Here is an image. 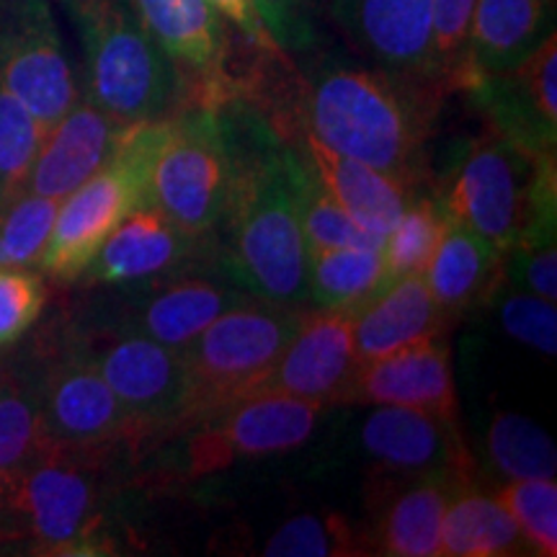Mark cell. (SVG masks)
<instances>
[{
    "instance_id": "cell-37",
    "label": "cell",
    "mask_w": 557,
    "mask_h": 557,
    "mask_svg": "<svg viewBox=\"0 0 557 557\" xmlns=\"http://www.w3.org/2000/svg\"><path fill=\"white\" fill-rule=\"evenodd\" d=\"M45 444L39 423L37 389L11 385L0 393V475L21 462Z\"/></svg>"
},
{
    "instance_id": "cell-9",
    "label": "cell",
    "mask_w": 557,
    "mask_h": 557,
    "mask_svg": "<svg viewBox=\"0 0 557 557\" xmlns=\"http://www.w3.org/2000/svg\"><path fill=\"white\" fill-rule=\"evenodd\" d=\"M0 83L45 129L81 99L50 0H0Z\"/></svg>"
},
{
    "instance_id": "cell-2",
    "label": "cell",
    "mask_w": 557,
    "mask_h": 557,
    "mask_svg": "<svg viewBox=\"0 0 557 557\" xmlns=\"http://www.w3.org/2000/svg\"><path fill=\"white\" fill-rule=\"evenodd\" d=\"M218 111L230 156L222 263L250 295L299 308L308 302V246L292 201L284 139L238 90Z\"/></svg>"
},
{
    "instance_id": "cell-15",
    "label": "cell",
    "mask_w": 557,
    "mask_h": 557,
    "mask_svg": "<svg viewBox=\"0 0 557 557\" xmlns=\"http://www.w3.org/2000/svg\"><path fill=\"white\" fill-rule=\"evenodd\" d=\"M385 475V472H382ZM470 475L431 472V475L382 478L369 498V553L387 557L442 555V521L451 496Z\"/></svg>"
},
{
    "instance_id": "cell-13",
    "label": "cell",
    "mask_w": 557,
    "mask_h": 557,
    "mask_svg": "<svg viewBox=\"0 0 557 557\" xmlns=\"http://www.w3.org/2000/svg\"><path fill=\"white\" fill-rule=\"evenodd\" d=\"M465 90L472 96L491 132L524 150L555 156L557 143V34L504 73L480 75Z\"/></svg>"
},
{
    "instance_id": "cell-42",
    "label": "cell",
    "mask_w": 557,
    "mask_h": 557,
    "mask_svg": "<svg viewBox=\"0 0 557 557\" xmlns=\"http://www.w3.org/2000/svg\"><path fill=\"white\" fill-rule=\"evenodd\" d=\"M212 3L218 5V11L230 21V24L238 26L243 37H246L256 50L267 54H282L276 50L274 41H271L267 26H263L259 11H256L253 0H212Z\"/></svg>"
},
{
    "instance_id": "cell-24",
    "label": "cell",
    "mask_w": 557,
    "mask_h": 557,
    "mask_svg": "<svg viewBox=\"0 0 557 557\" xmlns=\"http://www.w3.org/2000/svg\"><path fill=\"white\" fill-rule=\"evenodd\" d=\"M431 297L447 318L483 305L504 287V253L459 222H447L426 271Z\"/></svg>"
},
{
    "instance_id": "cell-6",
    "label": "cell",
    "mask_w": 557,
    "mask_h": 557,
    "mask_svg": "<svg viewBox=\"0 0 557 557\" xmlns=\"http://www.w3.org/2000/svg\"><path fill=\"white\" fill-rule=\"evenodd\" d=\"M163 120L129 124L120 148L101 171L60 201L58 218L39 267L58 282H75L114 227L150 207V169Z\"/></svg>"
},
{
    "instance_id": "cell-29",
    "label": "cell",
    "mask_w": 557,
    "mask_h": 557,
    "mask_svg": "<svg viewBox=\"0 0 557 557\" xmlns=\"http://www.w3.org/2000/svg\"><path fill=\"white\" fill-rule=\"evenodd\" d=\"M284 158H287V176L292 201L302 227L308 250L320 248H382V240L361 230L344 212V207L331 197L318 171L305 158L295 143L284 139Z\"/></svg>"
},
{
    "instance_id": "cell-4",
    "label": "cell",
    "mask_w": 557,
    "mask_h": 557,
    "mask_svg": "<svg viewBox=\"0 0 557 557\" xmlns=\"http://www.w3.org/2000/svg\"><path fill=\"white\" fill-rule=\"evenodd\" d=\"M442 207L447 220L470 227L500 253L532 235L555 233V156L491 132L468 148Z\"/></svg>"
},
{
    "instance_id": "cell-18",
    "label": "cell",
    "mask_w": 557,
    "mask_h": 557,
    "mask_svg": "<svg viewBox=\"0 0 557 557\" xmlns=\"http://www.w3.org/2000/svg\"><path fill=\"white\" fill-rule=\"evenodd\" d=\"M361 447L385 475H472L457 418L418 408L377 406L361 426Z\"/></svg>"
},
{
    "instance_id": "cell-39",
    "label": "cell",
    "mask_w": 557,
    "mask_h": 557,
    "mask_svg": "<svg viewBox=\"0 0 557 557\" xmlns=\"http://www.w3.org/2000/svg\"><path fill=\"white\" fill-rule=\"evenodd\" d=\"M498 318L504 331L519 344L537 348L545 357L557 354V312L555 302L542 299L529 292L511 289L500 295Z\"/></svg>"
},
{
    "instance_id": "cell-14",
    "label": "cell",
    "mask_w": 557,
    "mask_h": 557,
    "mask_svg": "<svg viewBox=\"0 0 557 557\" xmlns=\"http://www.w3.org/2000/svg\"><path fill=\"white\" fill-rule=\"evenodd\" d=\"M39 423L45 442L75 449H101L139 431L86 357L58 361L37 387Z\"/></svg>"
},
{
    "instance_id": "cell-36",
    "label": "cell",
    "mask_w": 557,
    "mask_h": 557,
    "mask_svg": "<svg viewBox=\"0 0 557 557\" xmlns=\"http://www.w3.org/2000/svg\"><path fill=\"white\" fill-rule=\"evenodd\" d=\"M475 0H431V65L438 88H462Z\"/></svg>"
},
{
    "instance_id": "cell-25",
    "label": "cell",
    "mask_w": 557,
    "mask_h": 557,
    "mask_svg": "<svg viewBox=\"0 0 557 557\" xmlns=\"http://www.w3.org/2000/svg\"><path fill=\"white\" fill-rule=\"evenodd\" d=\"M447 315L431 297L423 274L395 278L377 299L354 315V354L357 364L377 359L416 341L442 336Z\"/></svg>"
},
{
    "instance_id": "cell-12",
    "label": "cell",
    "mask_w": 557,
    "mask_h": 557,
    "mask_svg": "<svg viewBox=\"0 0 557 557\" xmlns=\"http://www.w3.org/2000/svg\"><path fill=\"white\" fill-rule=\"evenodd\" d=\"M145 29L189 86L191 103L218 107L238 90L230 78V21L212 0H129Z\"/></svg>"
},
{
    "instance_id": "cell-3",
    "label": "cell",
    "mask_w": 557,
    "mask_h": 557,
    "mask_svg": "<svg viewBox=\"0 0 557 557\" xmlns=\"http://www.w3.org/2000/svg\"><path fill=\"white\" fill-rule=\"evenodd\" d=\"M83 50L86 99L124 124L189 107L184 75L145 29L129 0H62Z\"/></svg>"
},
{
    "instance_id": "cell-1",
    "label": "cell",
    "mask_w": 557,
    "mask_h": 557,
    "mask_svg": "<svg viewBox=\"0 0 557 557\" xmlns=\"http://www.w3.org/2000/svg\"><path fill=\"white\" fill-rule=\"evenodd\" d=\"M269 94L263 120L278 137L310 135L341 156L361 160L416 189L426 178V143L442 90L385 67H367L341 58L312 60Z\"/></svg>"
},
{
    "instance_id": "cell-30",
    "label": "cell",
    "mask_w": 557,
    "mask_h": 557,
    "mask_svg": "<svg viewBox=\"0 0 557 557\" xmlns=\"http://www.w3.org/2000/svg\"><path fill=\"white\" fill-rule=\"evenodd\" d=\"M487 459L500 478L511 480H534L555 478L557 451L555 442L540 423L532 418L508 413L493 416L487 429Z\"/></svg>"
},
{
    "instance_id": "cell-32",
    "label": "cell",
    "mask_w": 557,
    "mask_h": 557,
    "mask_svg": "<svg viewBox=\"0 0 557 557\" xmlns=\"http://www.w3.org/2000/svg\"><path fill=\"white\" fill-rule=\"evenodd\" d=\"M60 201L24 191L0 207V269H29L50 243Z\"/></svg>"
},
{
    "instance_id": "cell-26",
    "label": "cell",
    "mask_w": 557,
    "mask_h": 557,
    "mask_svg": "<svg viewBox=\"0 0 557 557\" xmlns=\"http://www.w3.org/2000/svg\"><path fill=\"white\" fill-rule=\"evenodd\" d=\"M238 284L212 282L205 276L173 278L169 284H160L152 295L139 305L137 318L124 329L145 333L158 344L171 346L181 351L207 329L222 312L248 299Z\"/></svg>"
},
{
    "instance_id": "cell-22",
    "label": "cell",
    "mask_w": 557,
    "mask_h": 557,
    "mask_svg": "<svg viewBox=\"0 0 557 557\" xmlns=\"http://www.w3.org/2000/svg\"><path fill=\"white\" fill-rule=\"evenodd\" d=\"M282 139L295 143L305 152L325 189L344 207L348 218L357 222L364 233L385 243L389 230L395 227V222L413 201L416 189L372 169V165L361 163V160L333 152L310 135H289Z\"/></svg>"
},
{
    "instance_id": "cell-23",
    "label": "cell",
    "mask_w": 557,
    "mask_h": 557,
    "mask_svg": "<svg viewBox=\"0 0 557 557\" xmlns=\"http://www.w3.org/2000/svg\"><path fill=\"white\" fill-rule=\"evenodd\" d=\"M555 32L553 0H475L465 83L517 67Z\"/></svg>"
},
{
    "instance_id": "cell-16",
    "label": "cell",
    "mask_w": 557,
    "mask_h": 557,
    "mask_svg": "<svg viewBox=\"0 0 557 557\" xmlns=\"http://www.w3.org/2000/svg\"><path fill=\"white\" fill-rule=\"evenodd\" d=\"M329 9L372 65L442 90L431 65V0H329Z\"/></svg>"
},
{
    "instance_id": "cell-10",
    "label": "cell",
    "mask_w": 557,
    "mask_h": 557,
    "mask_svg": "<svg viewBox=\"0 0 557 557\" xmlns=\"http://www.w3.org/2000/svg\"><path fill=\"white\" fill-rule=\"evenodd\" d=\"M323 406L284 393H250L199 418L186 442V470L205 475L240 457H267L302 447Z\"/></svg>"
},
{
    "instance_id": "cell-27",
    "label": "cell",
    "mask_w": 557,
    "mask_h": 557,
    "mask_svg": "<svg viewBox=\"0 0 557 557\" xmlns=\"http://www.w3.org/2000/svg\"><path fill=\"white\" fill-rule=\"evenodd\" d=\"M529 545L508 508L470 483L451 496L442 521V555L447 557H506L524 555Z\"/></svg>"
},
{
    "instance_id": "cell-41",
    "label": "cell",
    "mask_w": 557,
    "mask_h": 557,
    "mask_svg": "<svg viewBox=\"0 0 557 557\" xmlns=\"http://www.w3.org/2000/svg\"><path fill=\"white\" fill-rule=\"evenodd\" d=\"M47 289L26 269H0V346H11L37 323Z\"/></svg>"
},
{
    "instance_id": "cell-33",
    "label": "cell",
    "mask_w": 557,
    "mask_h": 557,
    "mask_svg": "<svg viewBox=\"0 0 557 557\" xmlns=\"http://www.w3.org/2000/svg\"><path fill=\"white\" fill-rule=\"evenodd\" d=\"M45 132L37 116L0 83V207L26 191Z\"/></svg>"
},
{
    "instance_id": "cell-21",
    "label": "cell",
    "mask_w": 557,
    "mask_h": 557,
    "mask_svg": "<svg viewBox=\"0 0 557 557\" xmlns=\"http://www.w3.org/2000/svg\"><path fill=\"white\" fill-rule=\"evenodd\" d=\"M199 238L173 225L156 207L127 214L96 250L78 278L86 284H135L176 274L197 256Z\"/></svg>"
},
{
    "instance_id": "cell-20",
    "label": "cell",
    "mask_w": 557,
    "mask_h": 557,
    "mask_svg": "<svg viewBox=\"0 0 557 557\" xmlns=\"http://www.w3.org/2000/svg\"><path fill=\"white\" fill-rule=\"evenodd\" d=\"M127 127L129 124L109 116L88 99H78L45 132L26 191L58 201L70 197L109 163Z\"/></svg>"
},
{
    "instance_id": "cell-40",
    "label": "cell",
    "mask_w": 557,
    "mask_h": 557,
    "mask_svg": "<svg viewBox=\"0 0 557 557\" xmlns=\"http://www.w3.org/2000/svg\"><path fill=\"white\" fill-rule=\"evenodd\" d=\"M320 0H253L271 41L282 54L315 50Z\"/></svg>"
},
{
    "instance_id": "cell-34",
    "label": "cell",
    "mask_w": 557,
    "mask_h": 557,
    "mask_svg": "<svg viewBox=\"0 0 557 557\" xmlns=\"http://www.w3.org/2000/svg\"><path fill=\"white\" fill-rule=\"evenodd\" d=\"M267 557L369 555L364 537L338 513H299L284 521L263 547Z\"/></svg>"
},
{
    "instance_id": "cell-8",
    "label": "cell",
    "mask_w": 557,
    "mask_h": 557,
    "mask_svg": "<svg viewBox=\"0 0 557 557\" xmlns=\"http://www.w3.org/2000/svg\"><path fill=\"white\" fill-rule=\"evenodd\" d=\"M230 191V156L220 111L189 103L165 116L150 169V207L191 238L220 230Z\"/></svg>"
},
{
    "instance_id": "cell-43",
    "label": "cell",
    "mask_w": 557,
    "mask_h": 557,
    "mask_svg": "<svg viewBox=\"0 0 557 557\" xmlns=\"http://www.w3.org/2000/svg\"><path fill=\"white\" fill-rule=\"evenodd\" d=\"M9 385H11V382H9V369L0 364V393H3V389L9 387Z\"/></svg>"
},
{
    "instance_id": "cell-5",
    "label": "cell",
    "mask_w": 557,
    "mask_h": 557,
    "mask_svg": "<svg viewBox=\"0 0 557 557\" xmlns=\"http://www.w3.org/2000/svg\"><path fill=\"white\" fill-rule=\"evenodd\" d=\"M99 449L45 442L0 475V540H29L50 555L96 553L101 517Z\"/></svg>"
},
{
    "instance_id": "cell-28",
    "label": "cell",
    "mask_w": 557,
    "mask_h": 557,
    "mask_svg": "<svg viewBox=\"0 0 557 557\" xmlns=\"http://www.w3.org/2000/svg\"><path fill=\"white\" fill-rule=\"evenodd\" d=\"M389 284L382 248L308 250V302L320 310L354 318Z\"/></svg>"
},
{
    "instance_id": "cell-38",
    "label": "cell",
    "mask_w": 557,
    "mask_h": 557,
    "mask_svg": "<svg viewBox=\"0 0 557 557\" xmlns=\"http://www.w3.org/2000/svg\"><path fill=\"white\" fill-rule=\"evenodd\" d=\"M504 278L508 287L542 299H557V250L555 233L532 235L504 253Z\"/></svg>"
},
{
    "instance_id": "cell-35",
    "label": "cell",
    "mask_w": 557,
    "mask_h": 557,
    "mask_svg": "<svg viewBox=\"0 0 557 557\" xmlns=\"http://www.w3.org/2000/svg\"><path fill=\"white\" fill-rule=\"evenodd\" d=\"M496 498L508 508L524 534L529 553L557 555V485L555 478L511 480L498 487Z\"/></svg>"
},
{
    "instance_id": "cell-31",
    "label": "cell",
    "mask_w": 557,
    "mask_h": 557,
    "mask_svg": "<svg viewBox=\"0 0 557 557\" xmlns=\"http://www.w3.org/2000/svg\"><path fill=\"white\" fill-rule=\"evenodd\" d=\"M447 214L442 201L429 197H413V201L400 214L395 227L389 230L382 243V259H385L387 276L400 278L408 274H423L431 256L447 230Z\"/></svg>"
},
{
    "instance_id": "cell-19",
    "label": "cell",
    "mask_w": 557,
    "mask_h": 557,
    "mask_svg": "<svg viewBox=\"0 0 557 557\" xmlns=\"http://www.w3.org/2000/svg\"><path fill=\"white\" fill-rule=\"evenodd\" d=\"M344 403L400 406L457 418L449 346L442 336L395 348L354 369Z\"/></svg>"
},
{
    "instance_id": "cell-17",
    "label": "cell",
    "mask_w": 557,
    "mask_h": 557,
    "mask_svg": "<svg viewBox=\"0 0 557 557\" xmlns=\"http://www.w3.org/2000/svg\"><path fill=\"white\" fill-rule=\"evenodd\" d=\"M354 318L333 310H302L289 346L253 393H284L318 406L344 403L357 369Z\"/></svg>"
},
{
    "instance_id": "cell-7",
    "label": "cell",
    "mask_w": 557,
    "mask_h": 557,
    "mask_svg": "<svg viewBox=\"0 0 557 557\" xmlns=\"http://www.w3.org/2000/svg\"><path fill=\"white\" fill-rule=\"evenodd\" d=\"M299 315L297 305L250 295L181 348L191 380L189 423L253 393L289 346Z\"/></svg>"
},
{
    "instance_id": "cell-11",
    "label": "cell",
    "mask_w": 557,
    "mask_h": 557,
    "mask_svg": "<svg viewBox=\"0 0 557 557\" xmlns=\"http://www.w3.org/2000/svg\"><path fill=\"white\" fill-rule=\"evenodd\" d=\"M127 408L139 434L189 423L191 380L181 351L124 329L86 357Z\"/></svg>"
}]
</instances>
